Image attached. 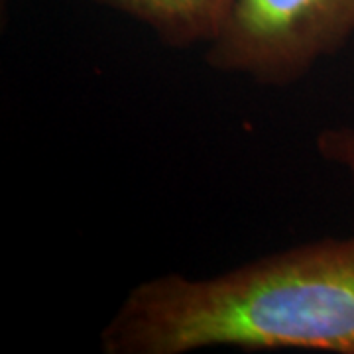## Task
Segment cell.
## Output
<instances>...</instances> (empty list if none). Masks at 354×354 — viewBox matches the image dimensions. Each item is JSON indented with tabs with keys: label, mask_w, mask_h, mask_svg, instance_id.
<instances>
[{
	"label": "cell",
	"mask_w": 354,
	"mask_h": 354,
	"mask_svg": "<svg viewBox=\"0 0 354 354\" xmlns=\"http://www.w3.org/2000/svg\"><path fill=\"white\" fill-rule=\"evenodd\" d=\"M99 348L354 354V234L301 242L213 276L138 281L102 325Z\"/></svg>",
	"instance_id": "cell-1"
},
{
	"label": "cell",
	"mask_w": 354,
	"mask_h": 354,
	"mask_svg": "<svg viewBox=\"0 0 354 354\" xmlns=\"http://www.w3.org/2000/svg\"><path fill=\"white\" fill-rule=\"evenodd\" d=\"M353 38L354 0H234L203 57L216 73L286 88Z\"/></svg>",
	"instance_id": "cell-2"
},
{
	"label": "cell",
	"mask_w": 354,
	"mask_h": 354,
	"mask_svg": "<svg viewBox=\"0 0 354 354\" xmlns=\"http://www.w3.org/2000/svg\"><path fill=\"white\" fill-rule=\"evenodd\" d=\"M144 26L169 50L207 48L218 36L234 0H88Z\"/></svg>",
	"instance_id": "cell-3"
},
{
	"label": "cell",
	"mask_w": 354,
	"mask_h": 354,
	"mask_svg": "<svg viewBox=\"0 0 354 354\" xmlns=\"http://www.w3.org/2000/svg\"><path fill=\"white\" fill-rule=\"evenodd\" d=\"M317 156L327 164L339 167L354 189V128L327 127L315 136Z\"/></svg>",
	"instance_id": "cell-4"
}]
</instances>
